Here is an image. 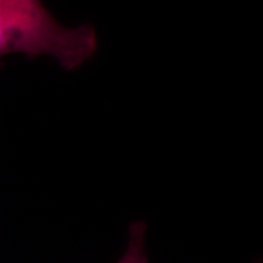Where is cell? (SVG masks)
I'll return each instance as SVG.
<instances>
[{"label":"cell","mask_w":263,"mask_h":263,"mask_svg":"<svg viewBox=\"0 0 263 263\" xmlns=\"http://www.w3.org/2000/svg\"><path fill=\"white\" fill-rule=\"evenodd\" d=\"M98 48L90 25L66 27L42 0H0V58L49 57L65 70L74 71L93 59Z\"/></svg>","instance_id":"cell-1"},{"label":"cell","mask_w":263,"mask_h":263,"mask_svg":"<svg viewBox=\"0 0 263 263\" xmlns=\"http://www.w3.org/2000/svg\"><path fill=\"white\" fill-rule=\"evenodd\" d=\"M146 226L143 222H136L130 226L129 240L126 251L117 263H149L145 249Z\"/></svg>","instance_id":"cell-2"}]
</instances>
